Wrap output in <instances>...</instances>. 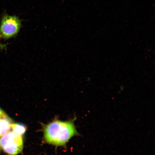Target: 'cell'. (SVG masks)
Listing matches in <instances>:
<instances>
[{
    "label": "cell",
    "instance_id": "6da1fadb",
    "mask_svg": "<svg viewBox=\"0 0 155 155\" xmlns=\"http://www.w3.org/2000/svg\"><path fill=\"white\" fill-rule=\"evenodd\" d=\"M76 117L65 121L60 120L57 116L46 124H42L44 143L56 147H65L73 137L79 135L74 122Z\"/></svg>",
    "mask_w": 155,
    "mask_h": 155
},
{
    "label": "cell",
    "instance_id": "7a4b0ae2",
    "mask_svg": "<svg viewBox=\"0 0 155 155\" xmlns=\"http://www.w3.org/2000/svg\"><path fill=\"white\" fill-rule=\"evenodd\" d=\"M0 147L9 155H17L22 151L23 141L21 135L9 131L0 137Z\"/></svg>",
    "mask_w": 155,
    "mask_h": 155
},
{
    "label": "cell",
    "instance_id": "3957f363",
    "mask_svg": "<svg viewBox=\"0 0 155 155\" xmlns=\"http://www.w3.org/2000/svg\"><path fill=\"white\" fill-rule=\"evenodd\" d=\"M22 26L21 21L16 16L4 15L0 25V39L7 40L16 36Z\"/></svg>",
    "mask_w": 155,
    "mask_h": 155
},
{
    "label": "cell",
    "instance_id": "277c9868",
    "mask_svg": "<svg viewBox=\"0 0 155 155\" xmlns=\"http://www.w3.org/2000/svg\"><path fill=\"white\" fill-rule=\"evenodd\" d=\"M13 123L12 120L6 114L0 118V137L9 131Z\"/></svg>",
    "mask_w": 155,
    "mask_h": 155
},
{
    "label": "cell",
    "instance_id": "5b68a950",
    "mask_svg": "<svg viewBox=\"0 0 155 155\" xmlns=\"http://www.w3.org/2000/svg\"><path fill=\"white\" fill-rule=\"evenodd\" d=\"M11 128L13 132L21 136L25 133L26 129V127L24 125L18 123H13Z\"/></svg>",
    "mask_w": 155,
    "mask_h": 155
},
{
    "label": "cell",
    "instance_id": "8992f818",
    "mask_svg": "<svg viewBox=\"0 0 155 155\" xmlns=\"http://www.w3.org/2000/svg\"><path fill=\"white\" fill-rule=\"evenodd\" d=\"M7 44H3L0 42V49L1 50L5 49L7 48Z\"/></svg>",
    "mask_w": 155,
    "mask_h": 155
},
{
    "label": "cell",
    "instance_id": "52a82bcc",
    "mask_svg": "<svg viewBox=\"0 0 155 155\" xmlns=\"http://www.w3.org/2000/svg\"><path fill=\"white\" fill-rule=\"evenodd\" d=\"M5 115L4 111L0 108V118Z\"/></svg>",
    "mask_w": 155,
    "mask_h": 155
}]
</instances>
